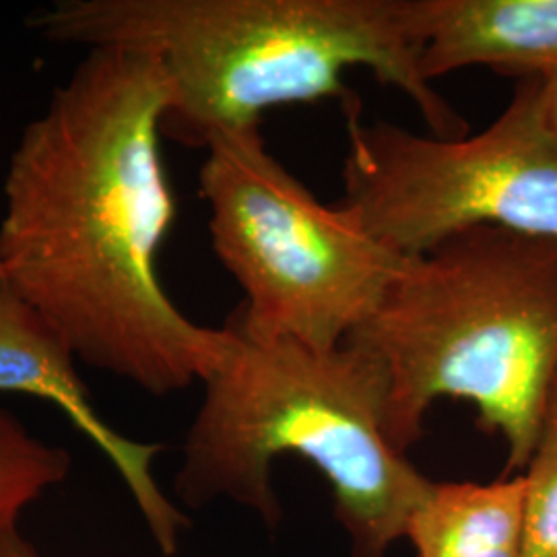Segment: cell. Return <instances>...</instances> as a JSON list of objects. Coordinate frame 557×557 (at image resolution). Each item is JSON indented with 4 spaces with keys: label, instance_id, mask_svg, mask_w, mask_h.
<instances>
[{
    "label": "cell",
    "instance_id": "cell-14",
    "mask_svg": "<svg viewBox=\"0 0 557 557\" xmlns=\"http://www.w3.org/2000/svg\"><path fill=\"white\" fill-rule=\"evenodd\" d=\"M0 278H2V273H0Z\"/></svg>",
    "mask_w": 557,
    "mask_h": 557
},
{
    "label": "cell",
    "instance_id": "cell-10",
    "mask_svg": "<svg viewBox=\"0 0 557 557\" xmlns=\"http://www.w3.org/2000/svg\"><path fill=\"white\" fill-rule=\"evenodd\" d=\"M71 473L69 450L36 438L13 413L0 409V527Z\"/></svg>",
    "mask_w": 557,
    "mask_h": 557
},
{
    "label": "cell",
    "instance_id": "cell-12",
    "mask_svg": "<svg viewBox=\"0 0 557 557\" xmlns=\"http://www.w3.org/2000/svg\"><path fill=\"white\" fill-rule=\"evenodd\" d=\"M539 106H541V116L545 122V128L557 143V71L541 79V89H539Z\"/></svg>",
    "mask_w": 557,
    "mask_h": 557
},
{
    "label": "cell",
    "instance_id": "cell-11",
    "mask_svg": "<svg viewBox=\"0 0 557 557\" xmlns=\"http://www.w3.org/2000/svg\"><path fill=\"white\" fill-rule=\"evenodd\" d=\"M524 478V557H557V374Z\"/></svg>",
    "mask_w": 557,
    "mask_h": 557
},
{
    "label": "cell",
    "instance_id": "cell-13",
    "mask_svg": "<svg viewBox=\"0 0 557 557\" xmlns=\"http://www.w3.org/2000/svg\"><path fill=\"white\" fill-rule=\"evenodd\" d=\"M0 557H41L38 549L21 535L17 524L0 527Z\"/></svg>",
    "mask_w": 557,
    "mask_h": 557
},
{
    "label": "cell",
    "instance_id": "cell-9",
    "mask_svg": "<svg viewBox=\"0 0 557 557\" xmlns=\"http://www.w3.org/2000/svg\"><path fill=\"white\" fill-rule=\"evenodd\" d=\"M405 539L418 557H524V478L434 481Z\"/></svg>",
    "mask_w": 557,
    "mask_h": 557
},
{
    "label": "cell",
    "instance_id": "cell-8",
    "mask_svg": "<svg viewBox=\"0 0 557 557\" xmlns=\"http://www.w3.org/2000/svg\"><path fill=\"white\" fill-rule=\"evenodd\" d=\"M407 13L428 83L467 66L517 81L557 71V0H407Z\"/></svg>",
    "mask_w": 557,
    "mask_h": 557
},
{
    "label": "cell",
    "instance_id": "cell-6",
    "mask_svg": "<svg viewBox=\"0 0 557 557\" xmlns=\"http://www.w3.org/2000/svg\"><path fill=\"white\" fill-rule=\"evenodd\" d=\"M541 77L517 81L504 112L475 137L436 139L391 122L347 120L341 207L398 257L492 225L557 239V143L539 106Z\"/></svg>",
    "mask_w": 557,
    "mask_h": 557
},
{
    "label": "cell",
    "instance_id": "cell-5",
    "mask_svg": "<svg viewBox=\"0 0 557 557\" xmlns=\"http://www.w3.org/2000/svg\"><path fill=\"white\" fill-rule=\"evenodd\" d=\"M205 151L199 195L211 244L246 298L232 322L259 341L343 345L405 257L341 205L320 202L267 149L260 126L221 133Z\"/></svg>",
    "mask_w": 557,
    "mask_h": 557
},
{
    "label": "cell",
    "instance_id": "cell-3",
    "mask_svg": "<svg viewBox=\"0 0 557 557\" xmlns=\"http://www.w3.org/2000/svg\"><path fill=\"white\" fill-rule=\"evenodd\" d=\"M223 329V351L184 440L178 498L190 508L232 499L275 529L273 465L304 458L331 485L351 556L386 557L434 481L386 438L380 359L354 341L314 349L250 338L232 320Z\"/></svg>",
    "mask_w": 557,
    "mask_h": 557
},
{
    "label": "cell",
    "instance_id": "cell-2",
    "mask_svg": "<svg viewBox=\"0 0 557 557\" xmlns=\"http://www.w3.org/2000/svg\"><path fill=\"white\" fill-rule=\"evenodd\" d=\"M27 27L60 46L131 48L158 60L168 83L161 135L207 149L221 133L260 126L264 112L338 101L368 69L397 87L436 139L467 137V120L419 73L407 0H57Z\"/></svg>",
    "mask_w": 557,
    "mask_h": 557
},
{
    "label": "cell",
    "instance_id": "cell-1",
    "mask_svg": "<svg viewBox=\"0 0 557 557\" xmlns=\"http://www.w3.org/2000/svg\"><path fill=\"white\" fill-rule=\"evenodd\" d=\"M168 83L158 60L91 48L9 158L4 283L77 361L163 397L202 382L225 329L184 317L158 277L176 200L161 161Z\"/></svg>",
    "mask_w": 557,
    "mask_h": 557
},
{
    "label": "cell",
    "instance_id": "cell-7",
    "mask_svg": "<svg viewBox=\"0 0 557 557\" xmlns=\"http://www.w3.org/2000/svg\"><path fill=\"white\" fill-rule=\"evenodd\" d=\"M0 393L44 398L89 440L124 481L163 556L178 552L188 517L163 494L153 462L163 444L137 442L101 418L59 331L0 278Z\"/></svg>",
    "mask_w": 557,
    "mask_h": 557
},
{
    "label": "cell",
    "instance_id": "cell-4",
    "mask_svg": "<svg viewBox=\"0 0 557 557\" xmlns=\"http://www.w3.org/2000/svg\"><path fill=\"white\" fill-rule=\"evenodd\" d=\"M347 341L386 370L384 432L398 453L438 398H460L506 442L504 478L520 475L557 374V239L478 225L405 257Z\"/></svg>",
    "mask_w": 557,
    "mask_h": 557
}]
</instances>
